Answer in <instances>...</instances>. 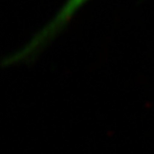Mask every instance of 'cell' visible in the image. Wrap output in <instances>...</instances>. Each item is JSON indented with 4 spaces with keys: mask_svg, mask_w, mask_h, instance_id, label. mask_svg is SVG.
I'll use <instances>...</instances> for the list:
<instances>
[{
    "mask_svg": "<svg viewBox=\"0 0 154 154\" xmlns=\"http://www.w3.org/2000/svg\"><path fill=\"white\" fill-rule=\"evenodd\" d=\"M90 0H66L56 14L31 38L3 58L2 65L16 67L32 63L66 28L83 6Z\"/></svg>",
    "mask_w": 154,
    "mask_h": 154,
    "instance_id": "cell-1",
    "label": "cell"
}]
</instances>
